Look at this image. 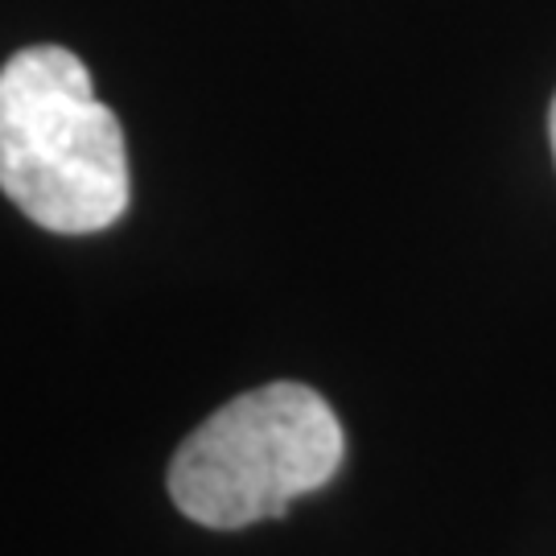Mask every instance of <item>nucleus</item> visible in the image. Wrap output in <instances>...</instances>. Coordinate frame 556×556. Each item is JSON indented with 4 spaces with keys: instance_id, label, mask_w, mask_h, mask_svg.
<instances>
[{
    "instance_id": "obj_1",
    "label": "nucleus",
    "mask_w": 556,
    "mask_h": 556,
    "mask_svg": "<svg viewBox=\"0 0 556 556\" xmlns=\"http://www.w3.org/2000/svg\"><path fill=\"white\" fill-rule=\"evenodd\" d=\"M0 190L59 236H91L128 211L124 128L79 54L29 46L0 66Z\"/></svg>"
},
{
    "instance_id": "obj_2",
    "label": "nucleus",
    "mask_w": 556,
    "mask_h": 556,
    "mask_svg": "<svg viewBox=\"0 0 556 556\" xmlns=\"http://www.w3.org/2000/svg\"><path fill=\"white\" fill-rule=\"evenodd\" d=\"M342 454V425L314 388L264 383L223 404L181 441L169 462V498L202 528L236 532L321 491Z\"/></svg>"
},
{
    "instance_id": "obj_3",
    "label": "nucleus",
    "mask_w": 556,
    "mask_h": 556,
    "mask_svg": "<svg viewBox=\"0 0 556 556\" xmlns=\"http://www.w3.org/2000/svg\"><path fill=\"white\" fill-rule=\"evenodd\" d=\"M548 137H553V157H556V100H553V112H548Z\"/></svg>"
}]
</instances>
